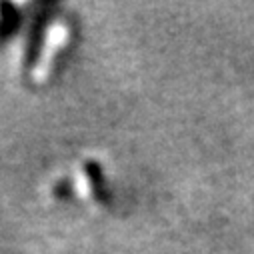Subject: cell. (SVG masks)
Here are the masks:
<instances>
[{"mask_svg":"<svg viewBox=\"0 0 254 254\" xmlns=\"http://www.w3.org/2000/svg\"><path fill=\"white\" fill-rule=\"evenodd\" d=\"M68 36H70V30L64 24H62V22H54L48 28L46 38H44V44H42L40 58H38L36 66H34V78H38V82H42L48 76L50 64L54 62V58L58 56V52L66 46Z\"/></svg>","mask_w":254,"mask_h":254,"instance_id":"cell-1","label":"cell"}]
</instances>
